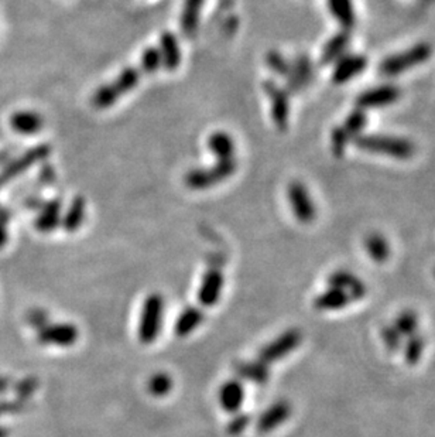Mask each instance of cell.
Listing matches in <instances>:
<instances>
[{"mask_svg":"<svg viewBox=\"0 0 435 437\" xmlns=\"http://www.w3.org/2000/svg\"><path fill=\"white\" fill-rule=\"evenodd\" d=\"M355 146L362 152L388 156L395 160H408L416 155V144L412 140L392 135L362 133L355 140Z\"/></svg>","mask_w":435,"mask_h":437,"instance_id":"cell-1","label":"cell"},{"mask_svg":"<svg viewBox=\"0 0 435 437\" xmlns=\"http://www.w3.org/2000/svg\"><path fill=\"white\" fill-rule=\"evenodd\" d=\"M431 56L432 47L428 43H417L400 53L386 57L379 65V72L383 77H397L427 63Z\"/></svg>","mask_w":435,"mask_h":437,"instance_id":"cell-2","label":"cell"},{"mask_svg":"<svg viewBox=\"0 0 435 437\" xmlns=\"http://www.w3.org/2000/svg\"><path fill=\"white\" fill-rule=\"evenodd\" d=\"M141 72L143 71L137 67L125 68L113 82L102 85L96 89V92L92 96V104L99 109H106L112 107L117 102L120 96L130 92L139 84Z\"/></svg>","mask_w":435,"mask_h":437,"instance_id":"cell-3","label":"cell"},{"mask_svg":"<svg viewBox=\"0 0 435 437\" xmlns=\"http://www.w3.org/2000/svg\"><path fill=\"white\" fill-rule=\"evenodd\" d=\"M164 299L160 293H152L141 307L139 320V339L143 344H153L163 330Z\"/></svg>","mask_w":435,"mask_h":437,"instance_id":"cell-4","label":"cell"},{"mask_svg":"<svg viewBox=\"0 0 435 437\" xmlns=\"http://www.w3.org/2000/svg\"><path fill=\"white\" fill-rule=\"evenodd\" d=\"M366 124H368V115L365 111L357 108L353 112H351L345 117L342 125H338L336 128H333L331 133L332 153L338 157L342 156L349 143L352 140L355 142L362 135V132H364Z\"/></svg>","mask_w":435,"mask_h":437,"instance_id":"cell-5","label":"cell"},{"mask_svg":"<svg viewBox=\"0 0 435 437\" xmlns=\"http://www.w3.org/2000/svg\"><path fill=\"white\" fill-rule=\"evenodd\" d=\"M236 167H237V163L235 157L226 159V160H217V163L208 170L205 168L191 170V172L185 176V183L189 188H194V190L208 188L211 186H215L217 183L229 179L236 172Z\"/></svg>","mask_w":435,"mask_h":437,"instance_id":"cell-6","label":"cell"},{"mask_svg":"<svg viewBox=\"0 0 435 437\" xmlns=\"http://www.w3.org/2000/svg\"><path fill=\"white\" fill-rule=\"evenodd\" d=\"M303 341V334L298 328H290L281 333L273 341L259 351V361L270 366L296 351Z\"/></svg>","mask_w":435,"mask_h":437,"instance_id":"cell-7","label":"cell"},{"mask_svg":"<svg viewBox=\"0 0 435 437\" xmlns=\"http://www.w3.org/2000/svg\"><path fill=\"white\" fill-rule=\"evenodd\" d=\"M287 197L290 207L297 220L303 224H309L317 216V208L308 188L301 181H293L288 184Z\"/></svg>","mask_w":435,"mask_h":437,"instance_id":"cell-8","label":"cell"},{"mask_svg":"<svg viewBox=\"0 0 435 437\" xmlns=\"http://www.w3.org/2000/svg\"><path fill=\"white\" fill-rule=\"evenodd\" d=\"M401 96V89L393 84H383L369 88L356 98V105L362 111L377 109L396 104Z\"/></svg>","mask_w":435,"mask_h":437,"instance_id":"cell-9","label":"cell"},{"mask_svg":"<svg viewBox=\"0 0 435 437\" xmlns=\"http://www.w3.org/2000/svg\"><path fill=\"white\" fill-rule=\"evenodd\" d=\"M80 338L78 328L71 323L60 324H47L38 330L37 339L43 346H58V347H71L74 346Z\"/></svg>","mask_w":435,"mask_h":437,"instance_id":"cell-10","label":"cell"},{"mask_svg":"<svg viewBox=\"0 0 435 437\" xmlns=\"http://www.w3.org/2000/svg\"><path fill=\"white\" fill-rule=\"evenodd\" d=\"M266 95L269 96L272 107V117L280 131H285L290 117V95L285 88L279 87L273 81L263 84Z\"/></svg>","mask_w":435,"mask_h":437,"instance_id":"cell-11","label":"cell"},{"mask_svg":"<svg viewBox=\"0 0 435 437\" xmlns=\"http://www.w3.org/2000/svg\"><path fill=\"white\" fill-rule=\"evenodd\" d=\"M368 67V58L362 54H345L335 63L332 81L336 85L346 84L360 76Z\"/></svg>","mask_w":435,"mask_h":437,"instance_id":"cell-12","label":"cell"},{"mask_svg":"<svg viewBox=\"0 0 435 437\" xmlns=\"http://www.w3.org/2000/svg\"><path fill=\"white\" fill-rule=\"evenodd\" d=\"M293 414V406L288 401L281 399L270 405L263 414L257 418L256 429L259 433L266 434L276 430L280 425L288 421V418Z\"/></svg>","mask_w":435,"mask_h":437,"instance_id":"cell-13","label":"cell"},{"mask_svg":"<svg viewBox=\"0 0 435 437\" xmlns=\"http://www.w3.org/2000/svg\"><path fill=\"white\" fill-rule=\"evenodd\" d=\"M225 278L220 268H211L202 278L198 289V302L204 307H213L221 300Z\"/></svg>","mask_w":435,"mask_h":437,"instance_id":"cell-14","label":"cell"},{"mask_svg":"<svg viewBox=\"0 0 435 437\" xmlns=\"http://www.w3.org/2000/svg\"><path fill=\"white\" fill-rule=\"evenodd\" d=\"M329 287L341 289L351 298V300H360L366 296L368 287L356 275L348 271H336L328 276Z\"/></svg>","mask_w":435,"mask_h":437,"instance_id":"cell-15","label":"cell"},{"mask_svg":"<svg viewBox=\"0 0 435 437\" xmlns=\"http://www.w3.org/2000/svg\"><path fill=\"white\" fill-rule=\"evenodd\" d=\"M245 402V386L240 379L226 381L220 390V403L228 414H237Z\"/></svg>","mask_w":435,"mask_h":437,"instance_id":"cell-16","label":"cell"},{"mask_svg":"<svg viewBox=\"0 0 435 437\" xmlns=\"http://www.w3.org/2000/svg\"><path fill=\"white\" fill-rule=\"evenodd\" d=\"M314 69L309 58L307 56H298L292 64L287 78V91H301L305 85H308L312 80Z\"/></svg>","mask_w":435,"mask_h":437,"instance_id":"cell-17","label":"cell"},{"mask_svg":"<svg viewBox=\"0 0 435 437\" xmlns=\"http://www.w3.org/2000/svg\"><path fill=\"white\" fill-rule=\"evenodd\" d=\"M233 370L236 375L245 381H250L256 385H266L270 378L269 366L261 361H237L233 363Z\"/></svg>","mask_w":435,"mask_h":437,"instance_id":"cell-18","label":"cell"},{"mask_svg":"<svg viewBox=\"0 0 435 437\" xmlns=\"http://www.w3.org/2000/svg\"><path fill=\"white\" fill-rule=\"evenodd\" d=\"M351 33L348 30H341L340 33H336L332 36L325 45L322 47L321 52V64L328 65V64H335L341 57H344L348 52L349 44H351Z\"/></svg>","mask_w":435,"mask_h":437,"instance_id":"cell-19","label":"cell"},{"mask_svg":"<svg viewBox=\"0 0 435 437\" xmlns=\"http://www.w3.org/2000/svg\"><path fill=\"white\" fill-rule=\"evenodd\" d=\"M10 128L20 135H34L43 129L44 120L40 113L34 111H17L9 119Z\"/></svg>","mask_w":435,"mask_h":437,"instance_id":"cell-20","label":"cell"},{"mask_svg":"<svg viewBox=\"0 0 435 437\" xmlns=\"http://www.w3.org/2000/svg\"><path fill=\"white\" fill-rule=\"evenodd\" d=\"M158 50L161 53V64L167 71H176L181 64V52L177 37L165 32L160 37V47Z\"/></svg>","mask_w":435,"mask_h":437,"instance_id":"cell-21","label":"cell"},{"mask_svg":"<svg viewBox=\"0 0 435 437\" xmlns=\"http://www.w3.org/2000/svg\"><path fill=\"white\" fill-rule=\"evenodd\" d=\"M327 8L342 30L349 32L355 26L356 12L353 0H327Z\"/></svg>","mask_w":435,"mask_h":437,"instance_id":"cell-22","label":"cell"},{"mask_svg":"<svg viewBox=\"0 0 435 437\" xmlns=\"http://www.w3.org/2000/svg\"><path fill=\"white\" fill-rule=\"evenodd\" d=\"M365 251L369 258L376 263L388 262L392 255L389 239L380 232H371L365 238Z\"/></svg>","mask_w":435,"mask_h":437,"instance_id":"cell-23","label":"cell"},{"mask_svg":"<svg viewBox=\"0 0 435 437\" xmlns=\"http://www.w3.org/2000/svg\"><path fill=\"white\" fill-rule=\"evenodd\" d=\"M351 302V298L341 289L329 287L314 300V307L321 311H332L345 309Z\"/></svg>","mask_w":435,"mask_h":437,"instance_id":"cell-24","label":"cell"},{"mask_svg":"<svg viewBox=\"0 0 435 437\" xmlns=\"http://www.w3.org/2000/svg\"><path fill=\"white\" fill-rule=\"evenodd\" d=\"M61 224V201L53 200L44 204L36 220V228L40 232H51Z\"/></svg>","mask_w":435,"mask_h":437,"instance_id":"cell-25","label":"cell"},{"mask_svg":"<svg viewBox=\"0 0 435 437\" xmlns=\"http://www.w3.org/2000/svg\"><path fill=\"white\" fill-rule=\"evenodd\" d=\"M202 322H204L202 310L194 306H189L184 311H181V314L178 315L174 331L178 337H187L192 331H196Z\"/></svg>","mask_w":435,"mask_h":437,"instance_id":"cell-26","label":"cell"},{"mask_svg":"<svg viewBox=\"0 0 435 437\" xmlns=\"http://www.w3.org/2000/svg\"><path fill=\"white\" fill-rule=\"evenodd\" d=\"M86 216V204L82 197H75L72 200L71 205L67 210V214L61 220V225L67 232H75L78 231Z\"/></svg>","mask_w":435,"mask_h":437,"instance_id":"cell-27","label":"cell"},{"mask_svg":"<svg viewBox=\"0 0 435 437\" xmlns=\"http://www.w3.org/2000/svg\"><path fill=\"white\" fill-rule=\"evenodd\" d=\"M209 150L217 157V160L233 159L235 142L226 132H215L208 139Z\"/></svg>","mask_w":435,"mask_h":437,"instance_id":"cell-28","label":"cell"},{"mask_svg":"<svg viewBox=\"0 0 435 437\" xmlns=\"http://www.w3.org/2000/svg\"><path fill=\"white\" fill-rule=\"evenodd\" d=\"M204 5V0H185L183 14H181V29L187 36L196 34L198 24H200V14L201 8Z\"/></svg>","mask_w":435,"mask_h":437,"instance_id":"cell-29","label":"cell"},{"mask_svg":"<svg viewBox=\"0 0 435 437\" xmlns=\"http://www.w3.org/2000/svg\"><path fill=\"white\" fill-rule=\"evenodd\" d=\"M424 348H425V339L421 334H414L412 337H408L403 350L407 366H417L424 354Z\"/></svg>","mask_w":435,"mask_h":437,"instance_id":"cell-30","label":"cell"},{"mask_svg":"<svg viewBox=\"0 0 435 437\" xmlns=\"http://www.w3.org/2000/svg\"><path fill=\"white\" fill-rule=\"evenodd\" d=\"M393 326L400 333L401 337H412L417 334V328H419L417 313L413 310H403L401 313H399Z\"/></svg>","mask_w":435,"mask_h":437,"instance_id":"cell-31","label":"cell"},{"mask_svg":"<svg viewBox=\"0 0 435 437\" xmlns=\"http://www.w3.org/2000/svg\"><path fill=\"white\" fill-rule=\"evenodd\" d=\"M173 378L165 374V372H158L154 374L149 382H148V390L154 398H164L173 391Z\"/></svg>","mask_w":435,"mask_h":437,"instance_id":"cell-32","label":"cell"},{"mask_svg":"<svg viewBox=\"0 0 435 437\" xmlns=\"http://www.w3.org/2000/svg\"><path fill=\"white\" fill-rule=\"evenodd\" d=\"M161 53L157 47H149L144 50L141 56V65L140 69L146 74H153L161 67Z\"/></svg>","mask_w":435,"mask_h":437,"instance_id":"cell-33","label":"cell"},{"mask_svg":"<svg viewBox=\"0 0 435 437\" xmlns=\"http://www.w3.org/2000/svg\"><path fill=\"white\" fill-rule=\"evenodd\" d=\"M37 390H38V379L34 377L24 378L14 385V394L17 399L23 402H27Z\"/></svg>","mask_w":435,"mask_h":437,"instance_id":"cell-34","label":"cell"},{"mask_svg":"<svg viewBox=\"0 0 435 437\" xmlns=\"http://www.w3.org/2000/svg\"><path fill=\"white\" fill-rule=\"evenodd\" d=\"M266 64H268V67L273 72H276L277 76H283V77H287L290 68H292V64H290L284 58V56L279 52H269L268 57H266Z\"/></svg>","mask_w":435,"mask_h":437,"instance_id":"cell-35","label":"cell"},{"mask_svg":"<svg viewBox=\"0 0 435 437\" xmlns=\"http://www.w3.org/2000/svg\"><path fill=\"white\" fill-rule=\"evenodd\" d=\"M380 335H381V339L383 343L386 346V348H388L390 352H396L401 348V335L400 333L395 328L393 324L390 326H384L380 331Z\"/></svg>","mask_w":435,"mask_h":437,"instance_id":"cell-36","label":"cell"},{"mask_svg":"<svg viewBox=\"0 0 435 437\" xmlns=\"http://www.w3.org/2000/svg\"><path fill=\"white\" fill-rule=\"evenodd\" d=\"M250 422H252V415L240 414V412H237V414L228 422L226 433L231 436H239L248 429Z\"/></svg>","mask_w":435,"mask_h":437,"instance_id":"cell-37","label":"cell"},{"mask_svg":"<svg viewBox=\"0 0 435 437\" xmlns=\"http://www.w3.org/2000/svg\"><path fill=\"white\" fill-rule=\"evenodd\" d=\"M27 323L33 327V328H43L44 326L50 324V319H48V313L41 310V309H34L27 314Z\"/></svg>","mask_w":435,"mask_h":437,"instance_id":"cell-38","label":"cell"},{"mask_svg":"<svg viewBox=\"0 0 435 437\" xmlns=\"http://www.w3.org/2000/svg\"><path fill=\"white\" fill-rule=\"evenodd\" d=\"M10 385H12V382H10V379H9V378H6V377H0V395H2V394H6V392L9 391Z\"/></svg>","mask_w":435,"mask_h":437,"instance_id":"cell-39","label":"cell"},{"mask_svg":"<svg viewBox=\"0 0 435 437\" xmlns=\"http://www.w3.org/2000/svg\"><path fill=\"white\" fill-rule=\"evenodd\" d=\"M6 242H8V232L3 227V224H0V248L5 247Z\"/></svg>","mask_w":435,"mask_h":437,"instance_id":"cell-40","label":"cell"},{"mask_svg":"<svg viewBox=\"0 0 435 437\" xmlns=\"http://www.w3.org/2000/svg\"><path fill=\"white\" fill-rule=\"evenodd\" d=\"M0 437H9V430L5 426H0Z\"/></svg>","mask_w":435,"mask_h":437,"instance_id":"cell-41","label":"cell"}]
</instances>
